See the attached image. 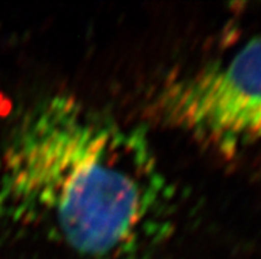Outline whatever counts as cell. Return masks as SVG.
<instances>
[{
    "label": "cell",
    "mask_w": 261,
    "mask_h": 259,
    "mask_svg": "<svg viewBox=\"0 0 261 259\" xmlns=\"http://www.w3.org/2000/svg\"><path fill=\"white\" fill-rule=\"evenodd\" d=\"M152 110L165 125L227 156L261 145V35L227 59L166 81Z\"/></svg>",
    "instance_id": "obj_2"
},
{
    "label": "cell",
    "mask_w": 261,
    "mask_h": 259,
    "mask_svg": "<svg viewBox=\"0 0 261 259\" xmlns=\"http://www.w3.org/2000/svg\"><path fill=\"white\" fill-rule=\"evenodd\" d=\"M175 192L147 135L72 95L17 115L0 150V221L80 259H150L171 233Z\"/></svg>",
    "instance_id": "obj_1"
}]
</instances>
